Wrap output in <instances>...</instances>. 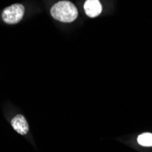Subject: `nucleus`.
Returning a JSON list of instances; mask_svg holds the SVG:
<instances>
[{
    "label": "nucleus",
    "mask_w": 152,
    "mask_h": 152,
    "mask_svg": "<svg viewBox=\"0 0 152 152\" xmlns=\"http://www.w3.org/2000/svg\"><path fill=\"white\" fill-rule=\"evenodd\" d=\"M50 13L55 19L64 23H70L77 18V9L69 1L56 3L52 7Z\"/></svg>",
    "instance_id": "f257e3e1"
},
{
    "label": "nucleus",
    "mask_w": 152,
    "mask_h": 152,
    "mask_svg": "<svg viewBox=\"0 0 152 152\" xmlns=\"http://www.w3.org/2000/svg\"><path fill=\"white\" fill-rule=\"evenodd\" d=\"M25 7L21 4H14L3 10L2 19L5 23L8 25L17 24L24 17Z\"/></svg>",
    "instance_id": "f03ea898"
},
{
    "label": "nucleus",
    "mask_w": 152,
    "mask_h": 152,
    "mask_svg": "<svg viewBox=\"0 0 152 152\" xmlns=\"http://www.w3.org/2000/svg\"><path fill=\"white\" fill-rule=\"evenodd\" d=\"M11 125L14 129L21 135H26L29 130L28 124H27L26 118L22 115H17L14 118L11 120Z\"/></svg>",
    "instance_id": "7ed1b4c3"
},
{
    "label": "nucleus",
    "mask_w": 152,
    "mask_h": 152,
    "mask_svg": "<svg viewBox=\"0 0 152 152\" xmlns=\"http://www.w3.org/2000/svg\"><path fill=\"white\" fill-rule=\"evenodd\" d=\"M84 9L89 18H96L101 13L102 6L99 0H87L84 5Z\"/></svg>",
    "instance_id": "20e7f679"
},
{
    "label": "nucleus",
    "mask_w": 152,
    "mask_h": 152,
    "mask_svg": "<svg viewBox=\"0 0 152 152\" xmlns=\"http://www.w3.org/2000/svg\"><path fill=\"white\" fill-rule=\"evenodd\" d=\"M137 143L143 147H152V134L142 133L137 137Z\"/></svg>",
    "instance_id": "39448f33"
}]
</instances>
